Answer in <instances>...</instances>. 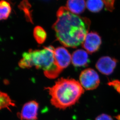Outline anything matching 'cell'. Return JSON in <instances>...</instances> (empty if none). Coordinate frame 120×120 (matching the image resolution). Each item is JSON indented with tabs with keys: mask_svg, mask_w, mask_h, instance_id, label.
Listing matches in <instances>:
<instances>
[{
	"mask_svg": "<svg viewBox=\"0 0 120 120\" xmlns=\"http://www.w3.org/2000/svg\"><path fill=\"white\" fill-rule=\"evenodd\" d=\"M11 11L9 2L5 0H1L0 2V18L1 20L7 19Z\"/></svg>",
	"mask_w": 120,
	"mask_h": 120,
	"instance_id": "obj_12",
	"label": "cell"
},
{
	"mask_svg": "<svg viewBox=\"0 0 120 120\" xmlns=\"http://www.w3.org/2000/svg\"><path fill=\"white\" fill-rule=\"evenodd\" d=\"M46 89L51 97V104L60 109L74 105L84 92L79 82L71 78H60L52 87Z\"/></svg>",
	"mask_w": 120,
	"mask_h": 120,
	"instance_id": "obj_2",
	"label": "cell"
},
{
	"mask_svg": "<svg viewBox=\"0 0 120 120\" xmlns=\"http://www.w3.org/2000/svg\"><path fill=\"white\" fill-rule=\"evenodd\" d=\"M53 25L57 39L65 47L76 48L84 42L91 22L86 18L73 13L66 7L59 9Z\"/></svg>",
	"mask_w": 120,
	"mask_h": 120,
	"instance_id": "obj_1",
	"label": "cell"
},
{
	"mask_svg": "<svg viewBox=\"0 0 120 120\" xmlns=\"http://www.w3.org/2000/svg\"><path fill=\"white\" fill-rule=\"evenodd\" d=\"M117 60L109 56H103L98 60L96 67L99 72L105 75L113 73L117 66Z\"/></svg>",
	"mask_w": 120,
	"mask_h": 120,
	"instance_id": "obj_7",
	"label": "cell"
},
{
	"mask_svg": "<svg viewBox=\"0 0 120 120\" xmlns=\"http://www.w3.org/2000/svg\"><path fill=\"white\" fill-rule=\"evenodd\" d=\"M55 64L58 70L61 72L70 64L71 56L67 49L59 47L55 49Z\"/></svg>",
	"mask_w": 120,
	"mask_h": 120,
	"instance_id": "obj_5",
	"label": "cell"
},
{
	"mask_svg": "<svg viewBox=\"0 0 120 120\" xmlns=\"http://www.w3.org/2000/svg\"><path fill=\"white\" fill-rule=\"evenodd\" d=\"M38 108L39 104L36 101H29L23 106L19 117L21 120H37Z\"/></svg>",
	"mask_w": 120,
	"mask_h": 120,
	"instance_id": "obj_8",
	"label": "cell"
},
{
	"mask_svg": "<svg viewBox=\"0 0 120 120\" xmlns=\"http://www.w3.org/2000/svg\"><path fill=\"white\" fill-rule=\"evenodd\" d=\"M116 118L118 120H120V115L116 116Z\"/></svg>",
	"mask_w": 120,
	"mask_h": 120,
	"instance_id": "obj_18",
	"label": "cell"
},
{
	"mask_svg": "<svg viewBox=\"0 0 120 120\" xmlns=\"http://www.w3.org/2000/svg\"><path fill=\"white\" fill-rule=\"evenodd\" d=\"M34 38L39 44L44 43L47 37L46 32L40 26H37L34 30Z\"/></svg>",
	"mask_w": 120,
	"mask_h": 120,
	"instance_id": "obj_13",
	"label": "cell"
},
{
	"mask_svg": "<svg viewBox=\"0 0 120 120\" xmlns=\"http://www.w3.org/2000/svg\"><path fill=\"white\" fill-rule=\"evenodd\" d=\"M80 83L86 90H93L100 85V77L97 72L92 68H87L81 72Z\"/></svg>",
	"mask_w": 120,
	"mask_h": 120,
	"instance_id": "obj_4",
	"label": "cell"
},
{
	"mask_svg": "<svg viewBox=\"0 0 120 120\" xmlns=\"http://www.w3.org/2000/svg\"><path fill=\"white\" fill-rule=\"evenodd\" d=\"M15 104L9 96L6 93L0 92V108H7L9 110L10 106H15Z\"/></svg>",
	"mask_w": 120,
	"mask_h": 120,
	"instance_id": "obj_14",
	"label": "cell"
},
{
	"mask_svg": "<svg viewBox=\"0 0 120 120\" xmlns=\"http://www.w3.org/2000/svg\"><path fill=\"white\" fill-rule=\"evenodd\" d=\"M55 48L50 46L42 50H30L25 52L18 65L23 69L35 66L44 71L45 76L50 79L58 77L61 72L55 64Z\"/></svg>",
	"mask_w": 120,
	"mask_h": 120,
	"instance_id": "obj_3",
	"label": "cell"
},
{
	"mask_svg": "<svg viewBox=\"0 0 120 120\" xmlns=\"http://www.w3.org/2000/svg\"><path fill=\"white\" fill-rule=\"evenodd\" d=\"M103 0H87L86 6L89 10L93 12H98L102 10L104 6Z\"/></svg>",
	"mask_w": 120,
	"mask_h": 120,
	"instance_id": "obj_11",
	"label": "cell"
},
{
	"mask_svg": "<svg viewBox=\"0 0 120 120\" xmlns=\"http://www.w3.org/2000/svg\"><path fill=\"white\" fill-rule=\"evenodd\" d=\"M107 10L112 12L114 9L115 0H103Z\"/></svg>",
	"mask_w": 120,
	"mask_h": 120,
	"instance_id": "obj_15",
	"label": "cell"
},
{
	"mask_svg": "<svg viewBox=\"0 0 120 120\" xmlns=\"http://www.w3.org/2000/svg\"><path fill=\"white\" fill-rule=\"evenodd\" d=\"M67 8L75 14H79L85 10L86 2L85 0H68Z\"/></svg>",
	"mask_w": 120,
	"mask_h": 120,
	"instance_id": "obj_10",
	"label": "cell"
},
{
	"mask_svg": "<svg viewBox=\"0 0 120 120\" xmlns=\"http://www.w3.org/2000/svg\"><path fill=\"white\" fill-rule=\"evenodd\" d=\"M101 43V38L98 33L91 32L87 34L82 46L87 53L92 54L98 51Z\"/></svg>",
	"mask_w": 120,
	"mask_h": 120,
	"instance_id": "obj_6",
	"label": "cell"
},
{
	"mask_svg": "<svg viewBox=\"0 0 120 120\" xmlns=\"http://www.w3.org/2000/svg\"><path fill=\"white\" fill-rule=\"evenodd\" d=\"M95 120H113L111 116L105 113H102L98 116Z\"/></svg>",
	"mask_w": 120,
	"mask_h": 120,
	"instance_id": "obj_17",
	"label": "cell"
},
{
	"mask_svg": "<svg viewBox=\"0 0 120 120\" xmlns=\"http://www.w3.org/2000/svg\"><path fill=\"white\" fill-rule=\"evenodd\" d=\"M109 86L113 87L117 92L120 94V80H114L109 81L107 83Z\"/></svg>",
	"mask_w": 120,
	"mask_h": 120,
	"instance_id": "obj_16",
	"label": "cell"
},
{
	"mask_svg": "<svg viewBox=\"0 0 120 120\" xmlns=\"http://www.w3.org/2000/svg\"><path fill=\"white\" fill-rule=\"evenodd\" d=\"M71 62L75 67H85L90 62L88 54L84 50H76L71 56Z\"/></svg>",
	"mask_w": 120,
	"mask_h": 120,
	"instance_id": "obj_9",
	"label": "cell"
}]
</instances>
